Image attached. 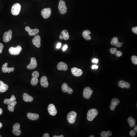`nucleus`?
Listing matches in <instances>:
<instances>
[{"mask_svg": "<svg viewBox=\"0 0 137 137\" xmlns=\"http://www.w3.org/2000/svg\"><path fill=\"white\" fill-rule=\"evenodd\" d=\"M58 9L62 15L66 13L67 12V8L66 7L65 1L63 0H61L60 1L58 5Z\"/></svg>", "mask_w": 137, "mask_h": 137, "instance_id": "20e7f679", "label": "nucleus"}, {"mask_svg": "<svg viewBox=\"0 0 137 137\" xmlns=\"http://www.w3.org/2000/svg\"><path fill=\"white\" fill-rule=\"evenodd\" d=\"M2 137V136H1V135H0V137Z\"/></svg>", "mask_w": 137, "mask_h": 137, "instance_id": "603ef678", "label": "nucleus"}, {"mask_svg": "<svg viewBox=\"0 0 137 137\" xmlns=\"http://www.w3.org/2000/svg\"><path fill=\"white\" fill-rule=\"evenodd\" d=\"M61 44L60 43H58V44H57V45H56V48L57 49H59L61 47Z\"/></svg>", "mask_w": 137, "mask_h": 137, "instance_id": "79ce46f5", "label": "nucleus"}, {"mask_svg": "<svg viewBox=\"0 0 137 137\" xmlns=\"http://www.w3.org/2000/svg\"><path fill=\"white\" fill-rule=\"evenodd\" d=\"M41 84L42 86L44 88H47L48 86L49 83L47 78L46 76H44L42 77L41 80Z\"/></svg>", "mask_w": 137, "mask_h": 137, "instance_id": "6ab92c4d", "label": "nucleus"}, {"mask_svg": "<svg viewBox=\"0 0 137 137\" xmlns=\"http://www.w3.org/2000/svg\"><path fill=\"white\" fill-rule=\"evenodd\" d=\"M130 136L133 137L135 136L136 133L135 131H134V130H132L130 132Z\"/></svg>", "mask_w": 137, "mask_h": 137, "instance_id": "c9c22d12", "label": "nucleus"}, {"mask_svg": "<svg viewBox=\"0 0 137 137\" xmlns=\"http://www.w3.org/2000/svg\"><path fill=\"white\" fill-rule=\"evenodd\" d=\"M77 114L75 112L71 111L67 114V120L68 122L71 124H73L76 121Z\"/></svg>", "mask_w": 137, "mask_h": 137, "instance_id": "7ed1b4c3", "label": "nucleus"}, {"mask_svg": "<svg viewBox=\"0 0 137 137\" xmlns=\"http://www.w3.org/2000/svg\"><path fill=\"white\" fill-rule=\"evenodd\" d=\"M134 127V131H135L136 132H137V125H135Z\"/></svg>", "mask_w": 137, "mask_h": 137, "instance_id": "a18cd8bd", "label": "nucleus"}, {"mask_svg": "<svg viewBox=\"0 0 137 137\" xmlns=\"http://www.w3.org/2000/svg\"><path fill=\"white\" fill-rule=\"evenodd\" d=\"M37 63L36 59L35 58L32 57L30 60V63L27 66V68L28 69L30 70H32L36 69L37 67Z\"/></svg>", "mask_w": 137, "mask_h": 137, "instance_id": "1a4fd4ad", "label": "nucleus"}, {"mask_svg": "<svg viewBox=\"0 0 137 137\" xmlns=\"http://www.w3.org/2000/svg\"><path fill=\"white\" fill-rule=\"evenodd\" d=\"M98 113V111L96 109H92L89 110L87 114V120L89 121H92L97 116Z\"/></svg>", "mask_w": 137, "mask_h": 137, "instance_id": "f257e3e1", "label": "nucleus"}, {"mask_svg": "<svg viewBox=\"0 0 137 137\" xmlns=\"http://www.w3.org/2000/svg\"><path fill=\"white\" fill-rule=\"evenodd\" d=\"M62 89L64 92H67L69 94H72L73 91L72 88L68 87L67 84L66 83H64L62 85Z\"/></svg>", "mask_w": 137, "mask_h": 137, "instance_id": "2eb2a0df", "label": "nucleus"}, {"mask_svg": "<svg viewBox=\"0 0 137 137\" xmlns=\"http://www.w3.org/2000/svg\"><path fill=\"white\" fill-rule=\"evenodd\" d=\"M48 110L50 115L52 116H55L57 114V110L54 104H49L48 106Z\"/></svg>", "mask_w": 137, "mask_h": 137, "instance_id": "9b49d317", "label": "nucleus"}, {"mask_svg": "<svg viewBox=\"0 0 137 137\" xmlns=\"http://www.w3.org/2000/svg\"><path fill=\"white\" fill-rule=\"evenodd\" d=\"M32 76L33 77L37 78L39 76V72L37 71H34L32 73Z\"/></svg>", "mask_w": 137, "mask_h": 137, "instance_id": "72a5a7b5", "label": "nucleus"}, {"mask_svg": "<svg viewBox=\"0 0 137 137\" xmlns=\"http://www.w3.org/2000/svg\"><path fill=\"white\" fill-rule=\"evenodd\" d=\"M60 35L62 36L63 39H64L65 40H67L69 39V34L67 30H63L62 31Z\"/></svg>", "mask_w": 137, "mask_h": 137, "instance_id": "393cba45", "label": "nucleus"}, {"mask_svg": "<svg viewBox=\"0 0 137 137\" xmlns=\"http://www.w3.org/2000/svg\"><path fill=\"white\" fill-rule=\"evenodd\" d=\"M32 43L37 48H40L41 46V38L39 35L35 36L32 40Z\"/></svg>", "mask_w": 137, "mask_h": 137, "instance_id": "f8f14e48", "label": "nucleus"}, {"mask_svg": "<svg viewBox=\"0 0 137 137\" xmlns=\"http://www.w3.org/2000/svg\"><path fill=\"white\" fill-rule=\"evenodd\" d=\"M4 46L2 43H0V54H2V52L3 48H4Z\"/></svg>", "mask_w": 137, "mask_h": 137, "instance_id": "58836bf2", "label": "nucleus"}, {"mask_svg": "<svg viewBox=\"0 0 137 137\" xmlns=\"http://www.w3.org/2000/svg\"><path fill=\"white\" fill-rule=\"evenodd\" d=\"M39 82V80L37 78H34L33 77L30 83L31 84V85L33 86L36 85H37V84Z\"/></svg>", "mask_w": 137, "mask_h": 137, "instance_id": "c756f323", "label": "nucleus"}, {"mask_svg": "<svg viewBox=\"0 0 137 137\" xmlns=\"http://www.w3.org/2000/svg\"><path fill=\"white\" fill-rule=\"evenodd\" d=\"M57 69L60 71H66L68 69V66L65 63L61 62L58 64Z\"/></svg>", "mask_w": 137, "mask_h": 137, "instance_id": "f3484780", "label": "nucleus"}, {"mask_svg": "<svg viewBox=\"0 0 137 137\" xmlns=\"http://www.w3.org/2000/svg\"><path fill=\"white\" fill-rule=\"evenodd\" d=\"M8 63H6L3 65L2 68V70L4 73H10L11 72H13L15 70L14 67H7Z\"/></svg>", "mask_w": 137, "mask_h": 137, "instance_id": "dca6fc26", "label": "nucleus"}, {"mask_svg": "<svg viewBox=\"0 0 137 137\" xmlns=\"http://www.w3.org/2000/svg\"><path fill=\"white\" fill-rule=\"evenodd\" d=\"M91 34V32L89 30H85L82 33V36L86 40L89 41L91 39V37H90L89 34Z\"/></svg>", "mask_w": 137, "mask_h": 137, "instance_id": "5701e85b", "label": "nucleus"}, {"mask_svg": "<svg viewBox=\"0 0 137 137\" xmlns=\"http://www.w3.org/2000/svg\"><path fill=\"white\" fill-rule=\"evenodd\" d=\"M22 50V48L20 45L18 46L17 47H11L9 49L10 54L12 55H17L20 54Z\"/></svg>", "mask_w": 137, "mask_h": 137, "instance_id": "39448f33", "label": "nucleus"}, {"mask_svg": "<svg viewBox=\"0 0 137 137\" xmlns=\"http://www.w3.org/2000/svg\"><path fill=\"white\" fill-rule=\"evenodd\" d=\"M53 137H64V136L63 135H62L59 136H53Z\"/></svg>", "mask_w": 137, "mask_h": 137, "instance_id": "de8ad7c7", "label": "nucleus"}, {"mask_svg": "<svg viewBox=\"0 0 137 137\" xmlns=\"http://www.w3.org/2000/svg\"><path fill=\"white\" fill-rule=\"evenodd\" d=\"M59 38H60V39L61 40L63 39V37H62V36L61 35H60V37H59Z\"/></svg>", "mask_w": 137, "mask_h": 137, "instance_id": "09e8293b", "label": "nucleus"}, {"mask_svg": "<svg viewBox=\"0 0 137 137\" xmlns=\"http://www.w3.org/2000/svg\"><path fill=\"white\" fill-rule=\"evenodd\" d=\"M95 137V136H94L93 135H91L90 136H89V137Z\"/></svg>", "mask_w": 137, "mask_h": 137, "instance_id": "3c124183", "label": "nucleus"}, {"mask_svg": "<svg viewBox=\"0 0 137 137\" xmlns=\"http://www.w3.org/2000/svg\"><path fill=\"white\" fill-rule=\"evenodd\" d=\"M110 43L112 45L116 46L117 47H121L123 44L122 43L119 42L118 38L116 37H114L112 38Z\"/></svg>", "mask_w": 137, "mask_h": 137, "instance_id": "a211bd4d", "label": "nucleus"}, {"mask_svg": "<svg viewBox=\"0 0 137 137\" xmlns=\"http://www.w3.org/2000/svg\"><path fill=\"white\" fill-rule=\"evenodd\" d=\"M67 47H67V45H64L63 48V51H65L66 50V49L67 48Z\"/></svg>", "mask_w": 137, "mask_h": 137, "instance_id": "37998d69", "label": "nucleus"}, {"mask_svg": "<svg viewBox=\"0 0 137 137\" xmlns=\"http://www.w3.org/2000/svg\"><path fill=\"white\" fill-rule=\"evenodd\" d=\"M21 9V6L18 3L14 4L11 9V12L14 16H17L19 14Z\"/></svg>", "mask_w": 137, "mask_h": 137, "instance_id": "f03ea898", "label": "nucleus"}, {"mask_svg": "<svg viewBox=\"0 0 137 137\" xmlns=\"http://www.w3.org/2000/svg\"><path fill=\"white\" fill-rule=\"evenodd\" d=\"M132 32L135 34H137V27H133L132 28Z\"/></svg>", "mask_w": 137, "mask_h": 137, "instance_id": "4c0bfd02", "label": "nucleus"}, {"mask_svg": "<svg viewBox=\"0 0 137 137\" xmlns=\"http://www.w3.org/2000/svg\"><path fill=\"white\" fill-rule=\"evenodd\" d=\"M92 62H93V63H98V59H93L92 60Z\"/></svg>", "mask_w": 137, "mask_h": 137, "instance_id": "ea45409f", "label": "nucleus"}, {"mask_svg": "<svg viewBox=\"0 0 137 137\" xmlns=\"http://www.w3.org/2000/svg\"><path fill=\"white\" fill-rule=\"evenodd\" d=\"M12 30H10L6 32L3 35V41L6 43L10 41L12 38Z\"/></svg>", "mask_w": 137, "mask_h": 137, "instance_id": "6e6552de", "label": "nucleus"}, {"mask_svg": "<svg viewBox=\"0 0 137 137\" xmlns=\"http://www.w3.org/2000/svg\"><path fill=\"white\" fill-rule=\"evenodd\" d=\"M118 85L121 88H129L130 87V85L129 83L125 82L123 80H120L118 83Z\"/></svg>", "mask_w": 137, "mask_h": 137, "instance_id": "aec40b11", "label": "nucleus"}, {"mask_svg": "<svg viewBox=\"0 0 137 137\" xmlns=\"http://www.w3.org/2000/svg\"><path fill=\"white\" fill-rule=\"evenodd\" d=\"M2 127V123H0V129Z\"/></svg>", "mask_w": 137, "mask_h": 137, "instance_id": "8fccbe9b", "label": "nucleus"}, {"mask_svg": "<svg viewBox=\"0 0 137 137\" xmlns=\"http://www.w3.org/2000/svg\"><path fill=\"white\" fill-rule=\"evenodd\" d=\"M98 68V66L96 65L92 66V69H97Z\"/></svg>", "mask_w": 137, "mask_h": 137, "instance_id": "a19ab883", "label": "nucleus"}, {"mask_svg": "<svg viewBox=\"0 0 137 137\" xmlns=\"http://www.w3.org/2000/svg\"><path fill=\"white\" fill-rule=\"evenodd\" d=\"M27 117L29 119L32 120H36L39 118V114L32 113H27Z\"/></svg>", "mask_w": 137, "mask_h": 137, "instance_id": "412c9836", "label": "nucleus"}, {"mask_svg": "<svg viewBox=\"0 0 137 137\" xmlns=\"http://www.w3.org/2000/svg\"><path fill=\"white\" fill-rule=\"evenodd\" d=\"M120 103V101L117 98H113L111 101L110 107V109L112 110H114L115 109L117 106Z\"/></svg>", "mask_w": 137, "mask_h": 137, "instance_id": "4468645a", "label": "nucleus"}, {"mask_svg": "<svg viewBox=\"0 0 137 137\" xmlns=\"http://www.w3.org/2000/svg\"><path fill=\"white\" fill-rule=\"evenodd\" d=\"M23 99L26 102H31L33 101V98L28 94L24 93L23 95Z\"/></svg>", "mask_w": 137, "mask_h": 137, "instance_id": "b1692460", "label": "nucleus"}, {"mask_svg": "<svg viewBox=\"0 0 137 137\" xmlns=\"http://www.w3.org/2000/svg\"><path fill=\"white\" fill-rule=\"evenodd\" d=\"M51 13L52 10L51 8H44L42 10L41 13L42 16L44 19H48L50 17Z\"/></svg>", "mask_w": 137, "mask_h": 137, "instance_id": "0eeeda50", "label": "nucleus"}, {"mask_svg": "<svg viewBox=\"0 0 137 137\" xmlns=\"http://www.w3.org/2000/svg\"><path fill=\"white\" fill-rule=\"evenodd\" d=\"M50 137V135L48 133H46L43 136V137Z\"/></svg>", "mask_w": 137, "mask_h": 137, "instance_id": "c03bdc74", "label": "nucleus"}, {"mask_svg": "<svg viewBox=\"0 0 137 137\" xmlns=\"http://www.w3.org/2000/svg\"><path fill=\"white\" fill-rule=\"evenodd\" d=\"M13 130H19L20 128V125L18 123H15L13 126Z\"/></svg>", "mask_w": 137, "mask_h": 137, "instance_id": "2f4dec72", "label": "nucleus"}, {"mask_svg": "<svg viewBox=\"0 0 137 137\" xmlns=\"http://www.w3.org/2000/svg\"><path fill=\"white\" fill-rule=\"evenodd\" d=\"M112 134V133L110 131H108L107 132L103 131L101 132V136L102 137H108L111 136Z\"/></svg>", "mask_w": 137, "mask_h": 137, "instance_id": "c85d7f7f", "label": "nucleus"}, {"mask_svg": "<svg viewBox=\"0 0 137 137\" xmlns=\"http://www.w3.org/2000/svg\"><path fill=\"white\" fill-rule=\"evenodd\" d=\"M115 54H116L117 56L120 57V56H121L122 55V53L120 51H117Z\"/></svg>", "mask_w": 137, "mask_h": 137, "instance_id": "e433bc0d", "label": "nucleus"}, {"mask_svg": "<svg viewBox=\"0 0 137 137\" xmlns=\"http://www.w3.org/2000/svg\"><path fill=\"white\" fill-rule=\"evenodd\" d=\"M117 51H118L117 49L116 48H111L110 50V53L112 54H116V53L117 52Z\"/></svg>", "mask_w": 137, "mask_h": 137, "instance_id": "f704fd0d", "label": "nucleus"}, {"mask_svg": "<svg viewBox=\"0 0 137 137\" xmlns=\"http://www.w3.org/2000/svg\"><path fill=\"white\" fill-rule=\"evenodd\" d=\"M71 71L72 74L75 76L80 77L83 74V72L82 70L77 67H73Z\"/></svg>", "mask_w": 137, "mask_h": 137, "instance_id": "ddd939ff", "label": "nucleus"}, {"mask_svg": "<svg viewBox=\"0 0 137 137\" xmlns=\"http://www.w3.org/2000/svg\"><path fill=\"white\" fill-rule=\"evenodd\" d=\"M16 98L15 97V96H14V95H12V96H11V98L9 99H6L4 100V103L5 104L8 105V104H10V103L13 102V101H16Z\"/></svg>", "mask_w": 137, "mask_h": 137, "instance_id": "cd10ccee", "label": "nucleus"}, {"mask_svg": "<svg viewBox=\"0 0 137 137\" xmlns=\"http://www.w3.org/2000/svg\"><path fill=\"white\" fill-rule=\"evenodd\" d=\"M131 61L132 63L134 65H137V57L136 56H133L131 57Z\"/></svg>", "mask_w": 137, "mask_h": 137, "instance_id": "473e14b6", "label": "nucleus"}, {"mask_svg": "<svg viewBox=\"0 0 137 137\" xmlns=\"http://www.w3.org/2000/svg\"><path fill=\"white\" fill-rule=\"evenodd\" d=\"M128 123L131 127L134 126L136 125V120L132 117H129L128 119Z\"/></svg>", "mask_w": 137, "mask_h": 137, "instance_id": "bb28decb", "label": "nucleus"}, {"mask_svg": "<svg viewBox=\"0 0 137 137\" xmlns=\"http://www.w3.org/2000/svg\"><path fill=\"white\" fill-rule=\"evenodd\" d=\"M8 86L2 81H0V92L4 93L8 90Z\"/></svg>", "mask_w": 137, "mask_h": 137, "instance_id": "4be33fe9", "label": "nucleus"}, {"mask_svg": "<svg viewBox=\"0 0 137 137\" xmlns=\"http://www.w3.org/2000/svg\"><path fill=\"white\" fill-rule=\"evenodd\" d=\"M25 30L28 32L30 36H34L36 34H38L39 32V30L38 29H31L28 26H26L25 28Z\"/></svg>", "mask_w": 137, "mask_h": 137, "instance_id": "9d476101", "label": "nucleus"}, {"mask_svg": "<svg viewBox=\"0 0 137 137\" xmlns=\"http://www.w3.org/2000/svg\"><path fill=\"white\" fill-rule=\"evenodd\" d=\"M12 132L13 134L15 135L18 136L21 134V131L20 130H12Z\"/></svg>", "mask_w": 137, "mask_h": 137, "instance_id": "7c9ffc66", "label": "nucleus"}, {"mask_svg": "<svg viewBox=\"0 0 137 137\" xmlns=\"http://www.w3.org/2000/svg\"><path fill=\"white\" fill-rule=\"evenodd\" d=\"M2 112H3V110H2V109L0 108V115H2Z\"/></svg>", "mask_w": 137, "mask_h": 137, "instance_id": "49530a36", "label": "nucleus"}, {"mask_svg": "<svg viewBox=\"0 0 137 137\" xmlns=\"http://www.w3.org/2000/svg\"><path fill=\"white\" fill-rule=\"evenodd\" d=\"M17 104V101H13V102L8 104V110L11 112H13L14 111L15 106Z\"/></svg>", "mask_w": 137, "mask_h": 137, "instance_id": "a878e982", "label": "nucleus"}, {"mask_svg": "<svg viewBox=\"0 0 137 137\" xmlns=\"http://www.w3.org/2000/svg\"><path fill=\"white\" fill-rule=\"evenodd\" d=\"M93 92V91L89 87H86L85 88L83 91V96L84 98L86 99L90 98Z\"/></svg>", "mask_w": 137, "mask_h": 137, "instance_id": "423d86ee", "label": "nucleus"}]
</instances>
